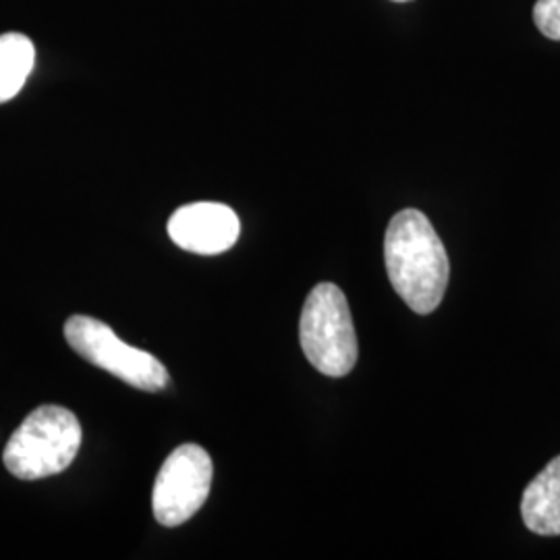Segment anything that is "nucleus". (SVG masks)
I'll return each mask as SVG.
<instances>
[{
    "label": "nucleus",
    "instance_id": "nucleus-8",
    "mask_svg": "<svg viewBox=\"0 0 560 560\" xmlns=\"http://www.w3.org/2000/svg\"><path fill=\"white\" fill-rule=\"evenodd\" d=\"M36 60L34 44L18 32L0 36V104L15 98Z\"/></svg>",
    "mask_w": 560,
    "mask_h": 560
},
{
    "label": "nucleus",
    "instance_id": "nucleus-5",
    "mask_svg": "<svg viewBox=\"0 0 560 560\" xmlns=\"http://www.w3.org/2000/svg\"><path fill=\"white\" fill-rule=\"evenodd\" d=\"M212 459L198 444H183L162 463L154 483V517L164 527L191 520L208 499L212 486Z\"/></svg>",
    "mask_w": 560,
    "mask_h": 560
},
{
    "label": "nucleus",
    "instance_id": "nucleus-10",
    "mask_svg": "<svg viewBox=\"0 0 560 560\" xmlns=\"http://www.w3.org/2000/svg\"><path fill=\"white\" fill-rule=\"evenodd\" d=\"M395 2H409V0H395Z\"/></svg>",
    "mask_w": 560,
    "mask_h": 560
},
{
    "label": "nucleus",
    "instance_id": "nucleus-1",
    "mask_svg": "<svg viewBox=\"0 0 560 560\" xmlns=\"http://www.w3.org/2000/svg\"><path fill=\"white\" fill-rule=\"evenodd\" d=\"M390 284L416 314L428 316L441 305L448 284V256L428 217L407 208L393 217L384 237Z\"/></svg>",
    "mask_w": 560,
    "mask_h": 560
},
{
    "label": "nucleus",
    "instance_id": "nucleus-3",
    "mask_svg": "<svg viewBox=\"0 0 560 560\" xmlns=\"http://www.w3.org/2000/svg\"><path fill=\"white\" fill-rule=\"evenodd\" d=\"M301 349L307 361L330 378L347 376L360 355L358 335L345 293L320 282L307 295L300 320Z\"/></svg>",
    "mask_w": 560,
    "mask_h": 560
},
{
    "label": "nucleus",
    "instance_id": "nucleus-9",
    "mask_svg": "<svg viewBox=\"0 0 560 560\" xmlns=\"http://www.w3.org/2000/svg\"><path fill=\"white\" fill-rule=\"evenodd\" d=\"M534 21L546 38L560 42V0H538Z\"/></svg>",
    "mask_w": 560,
    "mask_h": 560
},
{
    "label": "nucleus",
    "instance_id": "nucleus-4",
    "mask_svg": "<svg viewBox=\"0 0 560 560\" xmlns=\"http://www.w3.org/2000/svg\"><path fill=\"white\" fill-rule=\"evenodd\" d=\"M65 339L83 360L133 388L159 393L168 384V372L162 361L120 340L104 322L90 316H71L65 324Z\"/></svg>",
    "mask_w": 560,
    "mask_h": 560
},
{
    "label": "nucleus",
    "instance_id": "nucleus-7",
    "mask_svg": "<svg viewBox=\"0 0 560 560\" xmlns=\"http://www.w3.org/2000/svg\"><path fill=\"white\" fill-rule=\"evenodd\" d=\"M523 523L538 536H560V455L527 483L521 501Z\"/></svg>",
    "mask_w": 560,
    "mask_h": 560
},
{
    "label": "nucleus",
    "instance_id": "nucleus-2",
    "mask_svg": "<svg viewBox=\"0 0 560 560\" xmlns=\"http://www.w3.org/2000/svg\"><path fill=\"white\" fill-rule=\"evenodd\" d=\"M81 425L73 411L42 405L32 411L4 446V467L20 480L32 481L62 474L78 457Z\"/></svg>",
    "mask_w": 560,
    "mask_h": 560
},
{
    "label": "nucleus",
    "instance_id": "nucleus-6",
    "mask_svg": "<svg viewBox=\"0 0 560 560\" xmlns=\"http://www.w3.org/2000/svg\"><path fill=\"white\" fill-rule=\"evenodd\" d=\"M240 233L241 222L235 210L217 201L187 203L168 221L173 243L198 256L229 252L240 240Z\"/></svg>",
    "mask_w": 560,
    "mask_h": 560
}]
</instances>
